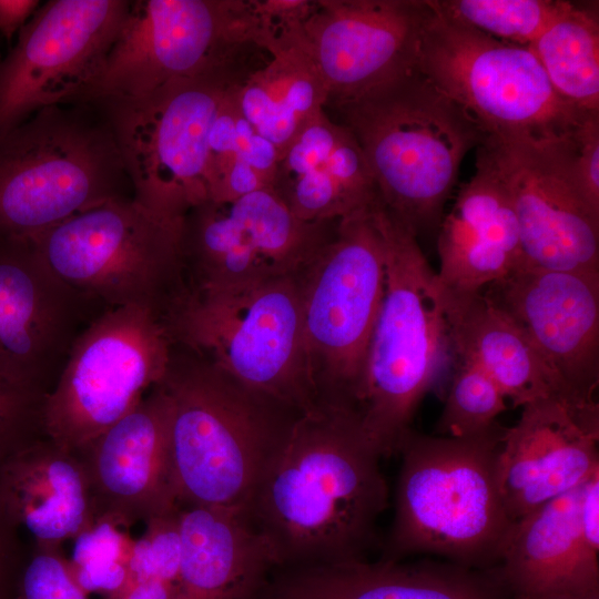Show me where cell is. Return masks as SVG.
I'll list each match as a JSON object with an SVG mask.
<instances>
[{
	"instance_id": "1",
	"label": "cell",
	"mask_w": 599,
	"mask_h": 599,
	"mask_svg": "<svg viewBox=\"0 0 599 599\" xmlns=\"http://www.w3.org/2000/svg\"><path fill=\"white\" fill-rule=\"evenodd\" d=\"M380 458L357 408L318 405L298 417L245 511L275 569L366 560L388 506Z\"/></svg>"
},
{
	"instance_id": "2",
	"label": "cell",
	"mask_w": 599,
	"mask_h": 599,
	"mask_svg": "<svg viewBox=\"0 0 599 599\" xmlns=\"http://www.w3.org/2000/svg\"><path fill=\"white\" fill-rule=\"evenodd\" d=\"M159 385L179 506L246 511L303 413L176 343Z\"/></svg>"
},
{
	"instance_id": "3",
	"label": "cell",
	"mask_w": 599,
	"mask_h": 599,
	"mask_svg": "<svg viewBox=\"0 0 599 599\" xmlns=\"http://www.w3.org/2000/svg\"><path fill=\"white\" fill-rule=\"evenodd\" d=\"M326 113L356 139L384 207L416 238L437 232L466 154L487 135L414 65Z\"/></svg>"
},
{
	"instance_id": "4",
	"label": "cell",
	"mask_w": 599,
	"mask_h": 599,
	"mask_svg": "<svg viewBox=\"0 0 599 599\" xmlns=\"http://www.w3.org/2000/svg\"><path fill=\"white\" fill-rule=\"evenodd\" d=\"M505 428L479 436L402 438L395 515L380 559L432 554L465 567H495L514 522L505 509L497 461Z\"/></svg>"
},
{
	"instance_id": "5",
	"label": "cell",
	"mask_w": 599,
	"mask_h": 599,
	"mask_svg": "<svg viewBox=\"0 0 599 599\" xmlns=\"http://www.w3.org/2000/svg\"><path fill=\"white\" fill-rule=\"evenodd\" d=\"M385 288L357 397L363 428L383 456L397 451L451 352L444 294L417 238L384 207Z\"/></svg>"
},
{
	"instance_id": "6",
	"label": "cell",
	"mask_w": 599,
	"mask_h": 599,
	"mask_svg": "<svg viewBox=\"0 0 599 599\" xmlns=\"http://www.w3.org/2000/svg\"><path fill=\"white\" fill-rule=\"evenodd\" d=\"M304 271L224 287L187 286L164 316L173 342L252 389L301 413L314 409L304 358Z\"/></svg>"
},
{
	"instance_id": "7",
	"label": "cell",
	"mask_w": 599,
	"mask_h": 599,
	"mask_svg": "<svg viewBox=\"0 0 599 599\" xmlns=\"http://www.w3.org/2000/svg\"><path fill=\"white\" fill-rule=\"evenodd\" d=\"M182 223L122 195L26 241L94 305L143 307L164 318L187 290Z\"/></svg>"
},
{
	"instance_id": "8",
	"label": "cell",
	"mask_w": 599,
	"mask_h": 599,
	"mask_svg": "<svg viewBox=\"0 0 599 599\" xmlns=\"http://www.w3.org/2000/svg\"><path fill=\"white\" fill-rule=\"evenodd\" d=\"M386 276L384 206L337 222L303 273L305 368L316 404L357 408Z\"/></svg>"
},
{
	"instance_id": "9",
	"label": "cell",
	"mask_w": 599,
	"mask_h": 599,
	"mask_svg": "<svg viewBox=\"0 0 599 599\" xmlns=\"http://www.w3.org/2000/svg\"><path fill=\"white\" fill-rule=\"evenodd\" d=\"M267 52L252 0H143L130 3L97 74L77 101L139 98Z\"/></svg>"
},
{
	"instance_id": "10",
	"label": "cell",
	"mask_w": 599,
	"mask_h": 599,
	"mask_svg": "<svg viewBox=\"0 0 599 599\" xmlns=\"http://www.w3.org/2000/svg\"><path fill=\"white\" fill-rule=\"evenodd\" d=\"M261 60L223 67L139 98L99 101L119 149L133 199L169 219L183 220L209 201V135L232 87Z\"/></svg>"
},
{
	"instance_id": "11",
	"label": "cell",
	"mask_w": 599,
	"mask_h": 599,
	"mask_svg": "<svg viewBox=\"0 0 599 599\" xmlns=\"http://www.w3.org/2000/svg\"><path fill=\"white\" fill-rule=\"evenodd\" d=\"M123 162L109 129L59 105L0 139V242L30 240L119 192Z\"/></svg>"
},
{
	"instance_id": "12",
	"label": "cell",
	"mask_w": 599,
	"mask_h": 599,
	"mask_svg": "<svg viewBox=\"0 0 599 599\" xmlns=\"http://www.w3.org/2000/svg\"><path fill=\"white\" fill-rule=\"evenodd\" d=\"M430 2L416 65L487 136L555 139L577 130L588 113L557 94L529 47L464 27Z\"/></svg>"
},
{
	"instance_id": "13",
	"label": "cell",
	"mask_w": 599,
	"mask_h": 599,
	"mask_svg": "<svg viewBox=\"0 0 599 599\" xmlns=\"http://www.w3.org/2000/svg\"><path fill=\"white\" fill-rule=\"evenodd\" d=\"M173 339L164 318L136 306L106 308L74 342L45 396V436L78 451L134 409L166 374Z\"/></svg>"
},
{
	"instance_id": "14",
	"label": "cell",
	"mask_w": 599,
	"mask_h": 599,
	"mask_svg": "<svg viewBox=\"0 0 599 599\" xmlns=\"http://www.w3.org/2000/svg\"><path fill=\"white\" fill-rule=\"evenodd\" d=\"M336 222L297 219L272 189L230 202L206 201L182 223V255L194 290L303 272Z\"/></svg>"
},
{
	"instance_id": "15",
	"label": "cell",
	"mask_w": 599,
	"mask_h": 599,
	"mask_svg": "<svg viewBox=\"0 0 599 599\" xmlns=\"http://www.w3.org/2000/svg\"><path fill=\"white\" fill-rule=\"evenodd\" d=\"M572 134L555 139L487 136L479 148L509 194L522 265L599 273V214L587 204L573 179Z\"/></svg>"
},
{
	"instance_id": "16",
	"label": "cell",
	"mask_w": 599,
	"mask_h": 599,
	"mask_svg": "<svg viewBox=\"0 0 599 599\" xmlns=\"http://www.w3.org/2000/svg\"><path fill=\"white\" fill-rule=\"evenodd\" d=\"M123 0H53L0 62V139L38 111L79 99L128 14Z\"/></svg>"
},
{
	"instance_id": "17",
	"label": "cell",
	"mask_w": 599,
	"mask_h": 599,
	"mask_svg": "<svg viewBox=\"0 0 599 599\" xmlns=\"http://www.w3.org/2000/svg\"><path fill=\"white\" fill-rule=\"evenodd\" d=\"M94 304L60 281L29 241L0 242V378L45 397Z\"/></svg>"
},
{
	"instance_id": "18",
	"label": "cell",
	"mask_w": 599,
	"mask_h": 599,
	"mask_svg": "<svg viewBox=\"0 0 599 599\" xmlns=\"http://www.w3.org/2000/svg\"><path fill=\"white\" fill-rule=\"evenodd\" d=\"M483 293L521 328L570 403L599 410V273L522 265Z\"/></svg>"
},
{
	"instance_id": "19",
	"label": "cell",
	"mask_w": 599,
	"mask_h": 599,
	"mask_svg": "<svg viewBox=\"0 0 599 599\" xmlns=\"http://www.w3.org/2000/svg\"><path fill=\"white\" fill-rule=\"evenodd\" d=\"M432 11L430 0H314L302 39L327 102L362 94L416 65Z\"/></svg>"
},
{
	"instance_id": "20",
	"label": "cell",
	"mask_w": 599,
	"mask_h": 599,
	"mask_svg": "<svg viewBox=\"0 0 599 599\" xmlns=\"http://www.w3.org/2000/svg\"><path fill=\"white\" fill-rule=\"evenodd\" d=\"M89 483L92 515L125 529L179 506L169 403L158 384L129 414L75 451Z\"/></svg>"
},
{
	"instance_id": "21",
	"label": "cell",
	"mask_w": 599,
	"mask_h": 599,
	"mask_svg": "<svg viewBox=\"0 0 599 599\" xmlns=\"http://www.w3.org/2000/svg\"><path fill=\"white\" fill-rule=\"evenodd\" d=\"M521 408L516 425L505 428L497 461L500 496L512 522L599 470V410L577 409L559 398Z\"/></svg>"
},
{
	"instance_id": "22",
	"label": "cell",
	"mask_w": 599,
	"mask_h": 599,
	"mask_svg": "<svg viewBox=\"0 0 599 599\" xmlns=\"http://www.w3.org/2000/svg\"><path fill=\"white\" fill-rule=\"evenodd\" d=\"M444 292H483L522 266L517 219L507 189L486 153L477 148L476 171L458 191L437 230Z\"/></svg>"
},
{
	"instance_id": "23",
	"label": "cell",
	"mask_w": 599,
	"mask_h": 599,
	"mask_svg": "<svg viewBox=\"0 0 599 599\" xmlns=\"http://www.w3.org/2000/svg\"><path fill=\"white\" fill-rule=\"evenodd\" d=\"M261 599H511L491 572L380 559L274 569Z\"/></svg>"
},
{
	"instance_id": "24",
	"label": "cell",
	"mask_w": 599,
	"mask_h": 599,
	"mask_svg": "<svg viewBox=\"0 0 599 599\" xmlns=\"http://www.w3.org/2000/svg\"><path fill=\"white\" fill-rule=\"evenodd\" d=\"M272 190L308 223L336 222L380 202L356 139L325 110L281 154Z\"/></svg>"
},
{
	"instance_id": "25",
	"label": "cell",
	"mask_w": 599,
	"mask_h": 599,
	"mask_svg": "<svg viewBox=\"0 0 599 599\" xmlns=\"http://www.w3.org/2000/svg\"><path fill=\"white\" fill-rule=\"evenodd\" d=\"M581 486L514 522L497 565L490 568L511 599L599 590V562L588 559L580 545Z\"/></svg>"
},
{
	"instance_id": "26",
	"label": "cell",
	"mask_w": 599,
	"mask_h": 599,
	"mask_svg": "<svg viewBox=\"0 0 599 599\" xmlns=\"http://www.w3.org/2000/svg\"><path fill=\"white\" fill-rule=\"evenodd\" d=\"M180 527L174 599H261L275 562L245 511L181 507Z\"/></svg>"
},
{
	"instance_id": "27",
	"label": "cell",
	"mask_w": 599,
	"mask_h": 599,
	"mask_svg": "<svg viewBox=\"0 0 599 599\" xmlns=\"http://www.w3.org/2000/svg\"><path fill=\"white\" fill-rule=\"evenodd\" d=\"M0 509L33 545L61 548L93 521L80 457L44 437L0 468Z\"/></svg>"
},
{
	"instance_id": "28",
	"label": "cell",
	"mask_w": 599,
	"mask_h": 599,
	"mask_svg": "<svg viewBox=\"0 0 599 599\" xmlns=\"http://www.w3.org/2000/svg\"><path fill=\"white\" fill-rule=\"evenodd\" d=\"M443 294L457 359L481 369L515 407L542 398L575 407L521 328L483 292Z\"/></svg>"
},
{
	"instance_id": "29",
	"label": "cell",
	"mask_w": 599,
	"mask_h": 599,
	"mask_svg": "<svg viewBox=\"0 0 599 599\" xmlns=\"http://www.w3.org/2000/svg\"><path fill=\"white\" fill-rule=\"evenodd\" d=\"M267 50L266 58L237 84L234 97L244 118L280 158L325 110L328 92L303 43L302 27L272 38Z\"/></svg>"
},
{
	"instance_id": "30",
	"label": "cell",
	"mask_w": 599,
	"mask_h": 599,
	"mask_svg": "<svg viewBox=\"0 0 599 599\" xmlns=\"http://www.w3.org/2000/svg\"><path fill=\"white\" fill-rule=\"evenodd\" d=\"M529 49L561 99L581 112H599L598 2L568 1Z\"/></svg>"
},
{
	"instance_id": "31",
	"label": "cell",
	"mask_w": 599,
	"mask_h": 599,
	"mask_svg": "<svg viewBox=\"0 0 599 599\" xmlns=\"http://www.w3.org/2000/svg\"><path fill=\"white\" fill-rule=\"evenodd\" d=\"M237 84L225 95L209 135L206 179L209 200L214 202L272 189L278 161L275 146L240 111Z\"/></svg>"
},
{
	"instance_id": "32",
	"label": "cell",
	"mask_w": 599,
	"mask_h": 599,
	"mask_svg": "<svg viewBox=\"0 0 599 599\" xmlns=\"http://www.w3.org/2000/svg\"><path fill=\"white\" fill-rule=\"evenodd\" d=\"M446 18L497 40L529 47L564 11L568 1L435 0Z\"/></svg>"
},
{
	"instance_id": "33",
	"label": "cell",
	"mask_w": 599,
	"mask_h": 599,
	"mask_svg": "<svg viewBox=\"0 0 599 599\" xmlns=\"http://www.w3.org/2000/svg\"><path fill=\"white\" fill-rule=\"evenodd\" d=\"M129 529L105 519H94L72 541L69 567L81 589L106 597L129 579L134 539Z\"/></svg>"
},
{
	"instance_id": "34",
	"label": "cell",
	"mask_w": 599,
	"mask_h": 599,
	"mask_svg": "<svg viewBox=\"0 0 599 599\" xmlns=\"http://www.w3.org/2000/svg\"><path fill=\"white\" fill-rule=\"evenodd\" d=\"M506 399L481 369L458 359L436 430L454 438L485 434L497 426V417L507 408Z\"/></svg>"
},
{
	"instance_id": "35",
	"label": "cell",
	"mask_w": 599,
	"mask_h": 599,
	"mask_svg": "<svg viewBox=\"0 0 599 599\" xmlns=\"http://www.w3.org/2000/svg\"><path fill=\"white\" fill-rule=\"evenodd\" d=\"M180 509L145 521L143 534L133 542L128 580L158 579L176 583L182 556Z\"/></svg>"
},
{
	"instance_id": "36",
	"label": "cell",
	"mask_w": 599,
	"mask_h": 599,
	"mask_svg": "<svg viewBox=\"0 0 599 599\" xmlns=\"http://www.w3.org/2000/svg\"><path fill=\"white\" fill-rule=\"evenodd\" d=\"M13 599H88L61 548L33 545L12 590Z\"/></svg>"
},
{
	"instance_id": "37",
	"label": "cell",
	"mask_w": 599,
	"mask_h": 599,
	"mask_svg": "<svg viewBox=\"0 0 599 599\" xmlns=\"http://www.w3.org/2000/svg\"><path fill=\"white\" fill-rule=\"evenodd\" d=\"M44 398L0 378V468L14 454L47 437Z\"/></svg>"
},
{
	"instance_id": "38",
	"label": "cell",
	"mask_w": 599,
	"mask_h": 599,
	"mask_svg": "<svg viewBox=\"0 0 599 599\" xmlns=\"http://www.w3.org/2000/svg\"><path fill=\"white\" fill-rule=\"evenodd\" d=\"M571 167L585 201L599 214V112L588 113L573 132Z\"/></svg>"
},
{
	"instance_id": "39",
	"label": "cell",
	"mask_w": 599,
	"mask_h": 599,
	"mask_svg": "<svg viewBox=\"0 0 599 599\" xmlns=\"http://www.w3.org/2000/svg\"><path fill=\"white\" fill-rule=\"evenodd\" d=\"M578 529L582 551L588 559L599 562V470L581 486Z\"/></svg>"
},
{
	"instance_id": "40",
	"label": "cell",
	"mask_w": 599,
	"mask_h": 599,
	"mask_svg": "<svg viewBox=\"0 0 599 599\" xmlns=\"http://www.w3.org/2000/svg\"><path fill=\"white\" fill-rule=\"evenodd\" d=\"M18 529L0 509V595L12 593L10 583L24 561L18 541Z\"/></svg>"
},
{
	"instance_id": "41",
	"label": "cell",
	"mask_w": 599,
	"mask_h": 599,
	"mask_svg": "<svg viewBox=\"0 0 599 599\" xmlns=\"http://www.w3.org/2000/svg\"><path fill=\"white\" fill-rule=\"evenodd\" d=\"M175 583L158 579H130L103 599H174Z\"/></svg>"
},
{
	"instance_id": "42",
	"label": "cell",
	"mask_w": 599,
	"mask_h": 599,
	"mask_svg": "<svg viewBox=\"0 0 599 599\" xmlns=\"http://www.w3.org/2000/svg\"><path fill=\"white\" fill-rule=\"evenodd\" d=\"M39 7L37 0H0V32L10 39Z\"/></svg>"
},
{
	"instance_id": "43",
	"label": "cell",
	"mask_w": 599,
	"mask_h": 599,
	"mask_svg": "<svg viewBox=\"0 0 599 599\" xmlns=\"http://www.w3.org/2000/svg\"><path fill=\"white\" fill-rule=\"evenodd\" d=\"M546 599H599V590L587 592V593L558 596V597H551V598H546Z\"/></svg>"
},
{
	"instance_id": "44",
	"label": "cell",
	"mask_w": 599,
	"mask_h": 599,
	"mask_svg": "<svg viewBox=\"0 0 599 599\" xmlns=\"http://www.w3.org/2000/svg\"><path fill=\"white\" fill-rule=\"evenodd\" d=\"M0 599H13L12 593L0 595Z\"/></svg>"
}]
</instances>
